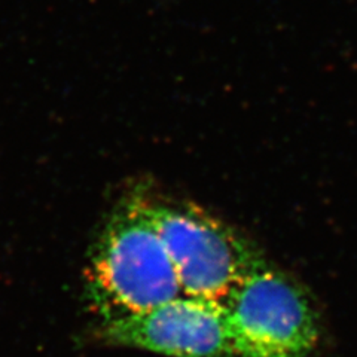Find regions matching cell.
<instances>
[{"label": "cell", "mask_w": 357, "mask_h": 357, "mask_svg": "<svg viewBox=\"0 0 357 357\" xmlns=\"http://www.w3.org/2000/svg\"><path fill=\"white\" fill-rule=\"evenodd\" d=\"M86 290L102 321L139 314L183 296L149 215L146 191H132L110 213L89 261Z\"/></svg>", "instance_id": "cell-1"}, {"label": "cell", "mask_w": 357, "mask_h": 357, "mask_svg": "<svg viewBox=\"0 0 357 357\" xmlns=\"http://www.w3.org/2000/svg\"><path fill=\"white\" fill-rule=\"evenodd\" d=\"M103 341L170 357H236L225 310L181 296L124 319L103 321Z\"/></svg>", "instance_id": "cell-4"}, {"label": "cell", "mask_w": 357, "mask_h": 357, "mask_svg": "<svg viewBox=\"0 0 357 357\" xmlns=\"http://www.w3.org/2000/svg\"><path fill=\"white\" fill-rule=\"evenodd\" d=\"M148 207L185 296L222 304L265 261L249 238L191 203L148 194Z\"/></svg>", "instance_id": "cell-3"}, {"label": "cell", "mask_w": 357, "mask_h": 357, "mask_svg": "<svg viewBox=\"0 0 357 357\" xmlns=\"http://www.w3.org/2000/svg\"><path fill=\"white\" fill-rule=\"evenodd\" d=\"M236 357H308L321 317L308 289L266 259L222 303Z\"/></svg>", "instance_id": "cell-2"}]
</instances>
